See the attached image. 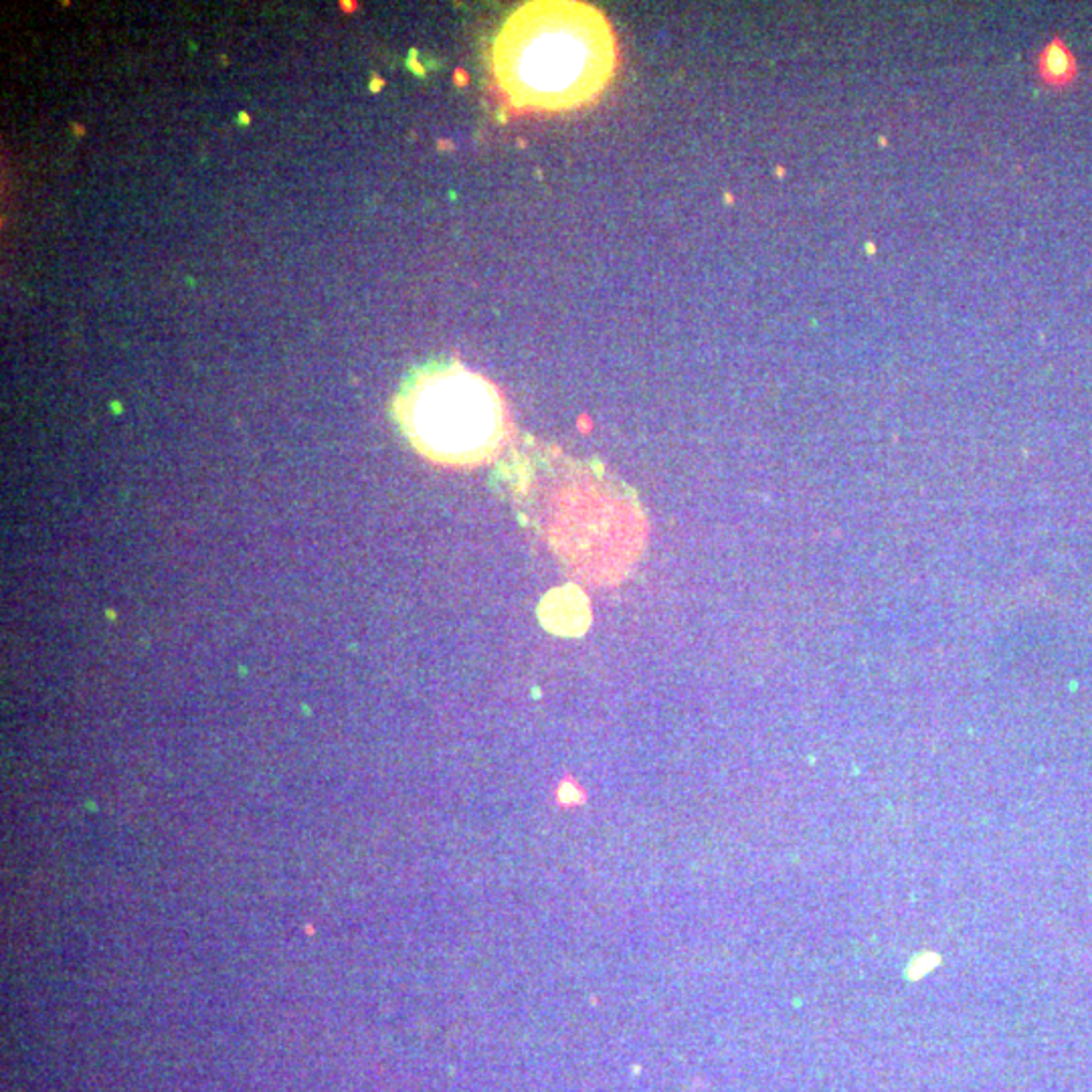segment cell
Returning a JSON list of instances; mask_svg holds the SVG:
<instances>
[{"mask_svg":"<svg viewBox=\"0 0 1092 1092\" xmlns=\"http://www.w3.org/2000/svg\"><path fill=\"white\" fill-rule=\"evenodd\" d=\"M503 480L522 522L587 583H620L638 563L645 514L636 494L603 469L537 453L519 457Z\"/></svg>","mask_w":1092,"mask_h":1092,"instance_id":"6da1fadb","label":"cell"},{"mask_svg":"<svg viewBox=\"0 0 1092 1092\" xmlns=\"http://www.w3.org/2000/svg\"><path fill=\"white\" fill-rule=\"evenodd\" d=\"M620 70L606 13L579 0H533L504 18L490 49L496 89L516 114H567L597 102Z\"/></svg>","mask_w":1092,"mask_h":1092,"instance_id":"7a4b0ae2","label":"cell"},{"mask_svg":"<svg viewBox=\"0 0 1092 1092\" xmlns=\"http://www.w3.org/2000/svg\"><path fill=\"white\" fill-rule=\"evenodd\" d=\"M391 413L409 446L446 468L490 464L512 437L500 389L457 361L416 368L401 384Z\"/></svg>","mask_w":1092,"mask_h":1092,"instance_id":"3957f363","label":"cell"},{"mask_svg":"<svg viewBox=\"0 0 1092 1092\" xmlns=\"http://www.w3.org/2000/svg\"><path fill=\"white\" fill-rule=\"evenodd\" d=\"M538 620L544 629L556 636H583L591 625L589 599L577 585L556 587L542 597Z\"/></svg>","mask_w":1092,"mask_h":1092,"instance_id":"277c9868","label":"cell"},{"mask_svg":"<svg viewBox=\"0 0 1092 1092\" xmlns=\"http://www.w3.org/2000/svg\"><path fill=\"white\" fill-rule=\"evenodd\" d=\"M1038 71L1048 86H1071L1078 75V63L1073 52L1062 43V39H1052L1040 53Z\"/></svg>","mask_w":1092,"mask_h":1092,"instance_id":"5b68a950","label":"cell"}]
</instances>
